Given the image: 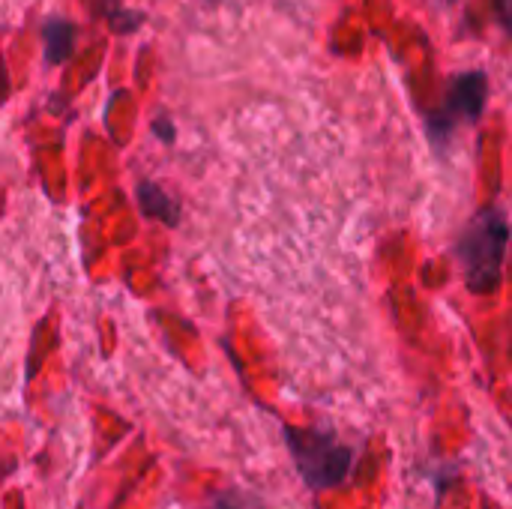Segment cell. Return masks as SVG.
I'll list each match as a JSON object with an SVG mask.
<instances>
[{"label":"cell","mask_w":512,"mask_h":509,"mask_svg":"<svg viewBox=\"0 0 512 509\" xmlns=\"http://www.w3.org/2000/svg\"><path fill=\"white\" fill-rule=\"evenodd\" d=\"M285 444L294 456V465L309 489L324 492L348 480L354 468V453L330 432L318 429H285Z\"/></svg>","instance_id":"cell-2"},{"label":"cell","mask_w":512,"mask_h":509,"mask_svg":"<svg viewBox=\"0 0 512 509\" xmlns=\"http://www.w3.org/2000/svg\"><path fill=\"white\" fill-rule=\"evenodd\" d=\"M486 78L480 72H468L462 75L453 87H450V99H447V120L450 117H468L477 120L483 114L486 105Z\"/></svg>","instance_id":"cell-3"},{"label":"cell","mask_w":512,"mask_h":509,"mask_svg":"<svg viewBox=\"0 0 512 509\" xmlns=\"http://www.w3.org/2000/svg\"><path fill=\"white\" fill-rule=\"evenodd\" d=\"M72 36H75L72 24H66V21H48V27H45V54H48L51 63H60V60L69 57Z\"/></svg>","instance_id":"cell-5"},{"label":"cell","mask_w":512,"mask_h":509,"mask_svg":"<svg viewBox=\"0 0 512 509\" xmlns=\"http://www.w3.org/2000/svg\"><path fill=\"white\" fill-rule=\"evenodd\" d=\"M210 509H246V507L240 504V498H219V501H216Z\"/></svg>","instance_id":"cell-6"},{"label":"cell","mask_w":512,"mask_h":509,"mask_svg":"<svg viewBox=\"0 0 512 509\" xmlns=\"http://www.w3.org/2000/svg\"><path fill=\"white\" fill-rule=\"evenodd\" d=\"M510 249V222L498 207H483L459 234L456 255L465 270V285L474 294H492L504 276Z\"/></svg>","instance_id":"cell-1"},{"label":"cell","mask_w":512,"mask_h":509,"mask_svg":"<svg viewBox=\"0 0 512 509\" xmlns=\"http://www.w3.org/2000/svg\"><path fill=\"white\" fill-rule=\"evenodd\" d=\"M138 201H141V210L147 213V216H153V219H159V222H168V225H177L180 222V207L159 189V186H153V183H141L138 186Z\"/></svg>","instance_id":"cell-4"}]
</instances>
